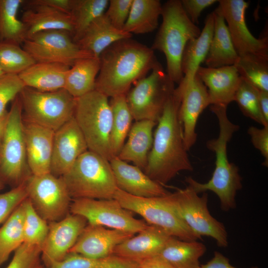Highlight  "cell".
I'll return each mask as SVG.
<instances>
[{
	"label": "cell",
	"mask_w": 268,
	"mask_h": 268,
	"mask_svg": "<svg viewBox=\"0 0 268 268\" xmlns=\"http://www.w3.org/2000/svg\"><path fill=\"white\" fill-rule=\"evenodd\" d=\"M99 59L95 90L110 98L126 95L158 63L151 48L131 38L114 43Z\"/></svg>",
	"instance_id": "6da1fadb"
},
{
	"label": "cell",
	"mask_w": 268,
	"mask_h": 268,
	"mask_svg": "<svg viewBox=\"0 0 268 268\" xmlns=\"http://www.w3.org/2000/svg\"><path fill=\"white\" fill-rule=\"evenodd\" d=\"M180 99L173 93L167 101L157 123L153 143L144 172L163 185L182 171H193V167L184 145L178 118Z\"/></svg>",
	"instance_id": "7a4b0ae2"
},
{
	"label": "cell",
	"mask_w": 268,
	"mask_h": 268,
	"mask_svg": "<svg viewBox=\"0 0 268 268\" xmlns=\"http://www.w3.org/2000/svg\"><path fill=\"white\" fill-rule=\"evenodd\" d=\"M227 107L210 105V110L217 118L219 128L217 137L206 142L207 149L215 155V168L211 178L204 183L199 182L192 177L185 179L187 186L198 194L208 191L215 193L219 199L221 209L225 211L236 208V196L243 187L238 167L228 158V143L233 134L239 130V126L229 119Z\"/></svg>",
	"instance_id": "3957f363"
},
{
	"label": "cell",
	"mask_w": 268,
	"mask_h": 268,
	"mask_svg": "<svg viewBox=\"0 0 268 268\" xmlns=\"http://www.w3.org/2000/svg\"><path fill=\"white\" fill-rule=\"evenodd\" d=\"M162 21L151 48L163 53L167 74L174 83L183 78L181 60L189 41L197 38L201 31L191 20L181 0H170L162 5Z\"/></svg>",
	"instance_id": "277c9868"
},
{
	"label": "cell",
	"mask_w": 268,
	"mask_h": 268,
	"mask_svg": "<svg viewBox=\"0 0 268 268\" xmlns=\"http://www.w3.org/2000/svg\"><path fill=\"white\" fill-rule=\"evenodd\" d=\"M61 177L72 200L113 199L118 189L109 160L89 150Z\"/></svg>",
	"instance_id": "5b68a950"
},
{
	"label": "cell",
	"mask_w": 268,
	"mask_h": 268,
	"mask_svg": "<svg viewBox=\"0 0 268 268\" xmlns=\"http://www.w3.org/2000/svg\"><path fill=\"white\" fill-rule=\"evenodd\" d=\"M74 118L89 150L109 161L114 157L110 144L112 113L107 96L94 90L76 98Z\"/></svg>",
	"instance_id": "8992f818"
},
{
	"label": "cell",
	"mask_w": 268,
	"mask_h": 268,
	"mask_svg": "<svg viewBox=\"0 0 268 268\" xmlns=\"http://www.w3.org/2000/svg\"><path fill=\"white\" fill-rule=\"evenodd\" d=\"M19 97L24 121L55 132L74 117L76 98L64 88L42 92L25 86Z\"/></svg>",
	"instance_id": "52a82bcc"
},
{
	"label": "cell",
	"mask_w": 268,
	"mask_h": 268,
	"mask_svg": "<svg viewBox=\"0 0 268 268\" xmlns=\"http://www.w3.org/2000/svg\"><path fill=\"white\" fill-rule=\"evenodd\" d=\"M31 174L27 162L22 109L18 95L8 112L0 143V180L15 187L23 183Z\"/></svg>",
	"instance_id": "ba28073f"
},
{
	"label": "cell",
	"mask_w": 268,
	"mask_h": 268,
	"mask_svg": "<svg viewBox=\"0 0 268 268\" xmlns=\"http://www.w3.org/2000/svg\"><path fill=\"white\" fill-rule=\"evenodd\" d=\"M174 84L158 62L149 75L136 81L126 94L134 120L157 123L167 101L174 92Z\"/></svg>",
	"instance_id": "9c48e42d"
},
{
	"label": "cell",
	"mask_w": 268,
	"mask_h": 268,
	"mask_svg": "<svg viewBox=\"0 0 268 268\" xmlns=\"http://www.w3.org/2000/svg\"><path fill=\"white\" fill-rule=\"evenodd\" d=\"M168 195L151 198L138 197L118 188L114 199L124 208L140 215L149 225L160 227L171 236L186 241L201 240L172 207Z\"/></svg>",
	"instance_id": "30bf717a"
},
{
	"label": "cell",
	"mask_w": 268,
	"mask_h": 268,
	"mask_svg": "<svg viewBox=\"0 0 268 268\" xmlns=\"http://www.w3.org/2000/svg\"><path fill=\"white\" fill-rule=\"evenodd\" d=\"M169 201L188 227L201 239L203 236L214 239L218 246H228V234L223 223L213 217L209 211L208 195L201 196L189 187L178 189L168 195Z\"/></svg>",
	"instance_id": "8fae6325"
},
{
	"label": "cell",
	"mask_w": 268,
	"mask_h": 268,
	"mask_svg": "<svg viewBox=\"0 0 268 268\" xmlns=\"http://www.w3.org/2000/svg\"><path fill=\"white\" fill-rule=\"evenodd\" d=\"M24 183L34 208L48 223L60 220L70 213L72 199L61 177L51 173L31 174Z\"/></svg>",
	"instance_id": "7c38bea8"
},
{
	"label": "cell",
	"mask_w": 268,
	"mask_h": 268,
	"mask_svg": "<svg viewBox=\"0 0 268 268\" xmlns=\"http://www.w3.org/2000/svg\"><path fill=\"white\" fill-rule=\"evenodd\" d=\"M70 213L83 216L88 224L108 227L134 234L148 225L143 220L135 218L134 212L122 207L115 199H72Z\"/></svg>",
	"instance_id": "4fadbf2b"
},
{
	"label": "cell",
	"mask_w": 268,
	"mask_h": 268,
	"mask_svg": "<svg viewBox=\"0 0 268 268\" xmlns=\"http://www.w3.org/2000/svg\"><path fill=\"white\" fill-rule=\"evenodd\" d=\"M22 45L36 63H60L71 67L79 59L93 57L79 47L69 32L62 30L40 32Z\"/></svg>",
	"instance_id": "5bb4252c"
},
{
	"label": "cell",
	"mask_w": 268,
	"mask_h": 268,
	"mask_svg": "<svg viewBox=\"0 0 268 268\" xmlns=\"http://www.w3.org/2000/svg\"><path fill=\"white\" fill-rule=\"evenodd\" d=\"M218 9L226 22L235 49L239 56L256 54L268 56V38H257L248 29L245 13L249 3L244 0H218Z\"/></svg>",
	"instance_id": "9a60e30c"
},
{
	"label": "cell",
	"mask_w": 268,
	"mask_h": 268,
	"mask_svg": "<svg viewBox=\"0 0 268 268\" xmlns=\"http://www.w3.org/2000/svg\"><path fill=\"white\" fill-rule=\"evenodd\" d=\"M48 224V233L41 248V260L47 268L69 253L87 221L81 215L69 213L62 219Z\"/></svg>",
	"instance_id": "2e32d148"
},
{
	"label": "cell",
	"mask_w": 268,
	"mask_h": 268,
	"mask_svg": "<svg viewBox=\"0 0 268 268\" xmlns=\"http://www.w3.org/2000/svg\"><path fill=\"white\" fill-rule=\"evenodd\" d=\"M174 93L180 99L178 118L188 151L197 141V123L203 111L211 105L210 98L206 86L197 74L191 83L182 88H175Z\"/></svg>",
	"instance_id": "e0dca14e"
},
{
	"label": "cell",
	"mask_w": 268,
	"mask_h": 268,
	"mask_svg": "<svg viewBox=\"0 0 268 268\" xmlns=\"http://www.w3.org/2000/svg\"><path fill=\"white\" fill-rule=\"evenodd\" d=\"M88 150L85 138L73 117L54 133L50 173L58 177L63 176Z\"/></svg>",
	"instance_id": "ac0fdd59"
},
{
	"label": "cell",
	"mask_w": 268,
	"mask_h": 268,
	"mask_svg": "<svg viewBox=\"0 0 268 268\" xmlns=\"http://www.w3.org/2000/svg\"><path fill=\"white\" fill-rule=\"evenodd\" d=\"M134 234L115 229L88 224L69 253L91 258H103L113 255L116 247Z\"/></svg>",
	"instance_id": "d6986e66"
},
{
	"label": "cell",
	"mask_w": 268,
	"mask_h": 268,
	"mask_svg": "<svg viewBox=\"0 0 268 268\" xmlns=\"http://www.w3.org/2000/svg\"><path fill=\"white\" fill-rule=\"evenodd\" d=\"M109 161L117 188L123 192L143 198L162 197L169 193L163 185L152 180L138 167L118 157Z\"/></svg>",
	"instance_id": "ffe728a7"
},
{
	"label": "cell",
	"mask_w": 268,
	"mask_h": 268,
	"mask_svg": "<svg viewBox=\"0 0 268 268\" xmlns=\"http://www.w3.org/2000/svg\"><path fill=\"white\" fill-rule=\"evenodd\" d=\"M23 129L27 162L31 173L35 175L50 173L55 132L28 122H23Z\"/></svg>",
	"instance_id": "44dd1931"
},
{
	"label": "cell",
	"mask_w": 268,
	"mask_h": 268,
	"mask_svg": "<svg viewBox=\"0 0 268 268\" xmlns=\"http://www.w3.org/2000/svg\"><path fill=\"white\" fill-rule=\"evenodd\" d=\"M196 74L207 89L210 105L227 107L234 101L241 80L234 65L217 68L200 66Z\"/></svg>",
	"instance_id": "7402d4cb"
},
{
	"label": "cell",
	"mask_w": 268,
	"mask_h": 268,
	"mask_svg": "<svg viewBox=\"0 0 268 268\" xmlns=\"http://www.w3.org/2000/svg\"><path fill=\"white\" fill-rule=\"evenodd\" d=\"M137 233L117 245L113 255L137 262L158 255L171 236L160 227L152 225Z\"/></svg>",
	"instance_id": "603a6c76"
},
{
	"label": "cell",
	"mask_w": 268,
	"mask_h": 268,
	"mask_svg": "<svg viewBox=\"0 0 268 268\" xmlns=\"http://www.w3.org/2000/svg\"><path fill=\"white\" fill-rule=\"evenodd\" d=\"M156 125V122L150 120L135 121L128 134V140L117 157L127 162H133L144 171L153 143V130Z\"/></svg>",
	"instance_id": "cb8c5ba5"
},
{
	"label": "cell",
	"mask_w": 268,
	"mask_h": 268,
	"mask_svg": "<svg viewBox=\"0 0 268 268\" xmlns=\"http://www.w3.org/2000/svg\"><path fill=\"white\" fill-rule=\"evenodd\" d=\"M214 29L212 12L205 19L204 26L200 35L187 44L181 60L183 78L177 88H182L193 80L201 63L204 62L208 52Z\"/></svg>",
	"instance_id": "d4e9b609"
},
{
	"label": "cell",
	"mask_w": 268,
	"mask_h": 268,
	"mask_svg": "<svg viewBox=\"0 0 268 268\" xmlns=\"http://www.w3.org/2000/svg\"><path fill=\"white\" fill-rule=\"evenodd\" d=\"M132 36L131 34L113 26L104 13L91 23L76 43L81 50L99 58L114 43Z\"/></svg>",
	"instance_id": "484cf974"
},
{
	"label": "cell",
	"mask_w": 268,
	"mask_h": 268,
	"mask_svg": "<svg viewBox=\"0 0 268 268\" xmlns=\"http://www.w3.org/2000/svg\"><path fill=\"white\" fill-rule=\"evenodd\" d=\"M212 12L214 18L213 33L204 62L206 67L210 68L233 66L237 61L239 55L226 22L217 7Z\"/></svg>",
	"instance_id": "4316f807"
},
{
	"label": "cell",
	"mask_w": 268,
	"mask_h": 268,
	"mask_svg": "<svg viewBox=\"0 0 268 268\" xmlns=\"http://www.w3.org/2000/svg\"><path fill=\"white\" fill-rule=\"evenodd\" d=\"M69 67L56 63H35L18 74L25 86L42 92L64 89Z\"/></svg>",
	"instance_id": "83f0119b"
},
{
	"label": "cell",
	"mask_w": 268,
	"mask_h": 268,
	"mask_svg": "<svg viewBox=\"0 0 268 268\" xmlns=\"http://www.w3.org/2000/svg\"><path fill=\"white\" fill-rule=\"evenodd\" d=\"M22 21L27 28V39L40 32L62 30L72 36L73 24L69 14L49 7L33 5L23 12Z\"/></svg>",
	"instance_id": "f1b7e54d"
},
{
	"label": "cell",
	"mask_w": 268,
	"mask_h": 268,
	"mask_svg": "<svg viewBox=\"0 0 268 268\" xmlns=\"http://www.w3.org/2000/svg\"><path fill=\"white\" fill-rule=\"evenodd\" d=\"M100 67L99 58L81 59L68 70L64 89L75 98L95 90L96 78Z\"/></svg>",
	"instance_id": "f546056e"
},
{
	"label": "cell",
	"mask_w": 268,
	"mask_h": 268,
	"mask_svg": "<svg viewBox=\"0 0 268 268\" xmlns=\"http://www.w3.org/2000/svg\"><path fill=\"white\" fill-rule=\"evenodd\" d=\"M206 251L204 244L171 236L158 255L175 268H201L199 259Z\"/></svg>",
	"instance_id": "4dcf8cb0"
},
{
	"label": "cell",
	"mask_w": 268,
	"mask_h": 268,
	"mask_svg": "<svg viewBox=\"0 0 268 268\" xmlns=\"http://www.w3.org/2000/svg\"><path fill=\"white\" fill-rule=\"evenodd\" d=\"M161 11L159 0H133L123 30L132 35L151 32L158 27Z\"/></svg>",
	"instance_id": "1f68e13d"
},
{
	"label": "cell",
	"mask_w": 268,
	"mask_h": 268,
	"mask_svg": "<svg viewBox=\"0 0 268 268\" xmlns=\"http://www.w3.org/2000/svg\"><path fill=\"white\" fill-rule=\"evenodd\" d=\"M23 2V0H0V42L20 45L27 39L26 27L17 17Z\"/></svg>",
	"instance_id": "d6a6232c"
},
{
	"label": "cell",
	"mask_w": 268,
	"mask_h": 268,
	"mask_svg": "<svg viewBox=\"0 0 268 268\" xmlns=\"http://www.w3.org/2000/svg\"><path fill=\"white\" fill-rule=\"evenodd\" d=\"M109 103L112 113L110 144L113 156L117 157L125 143L134 119L125 94L111 98Z\"/></svg>",
	"instance_id": "836d02e7"
},
{
	"label": "cell",
	"mask_w": 268,
	"mask_h": 268,
	"mask_svg": "<svg viewBox=\"0 0 268 268\" xmlns=\"http://www.w3.org/2000/svg\"><path fill=\"white\" fill-rule=\"evenodd\" d=\"M23 219L22 202L0 226V267L24 243Z\"/></svg>",
	"instance_id": "e575fe53"
},
{
	"label": "cell",
	"mask_w": 268,
	"mask_h": 268,
	"mask_svg": "<svg viewBox=\"0 0 268 268\" xmlns=\"http://www.w3.org/2000/svg\"><path fill=\"white\" fill-rule=\"evenodd\" d=\"M109 4L108 0H73L69 13L73 24L72 38L76 43L86 29L103 15Z\"/></svg>",
	"instance_id": "d590c367"
},
{
	"label": "cell",
	"mask_w": 268,
	"mask_h": 268,
	"mask_svg": "<svg viewBox=\"0 0 268 268\" xmlns=\"http://www.w3.org/2000/svg\"><path fill=\"white\" fill-rule=\"evenodd\" d=\"M234 66L242 78L259 89L268 91V56H239Z\"/></svg>",
	"instance_id": "8d00e7d4"
},
{
	"label": "cell",
	"mask_w": 268,
	"mask_h": 268,
	"mask_svg": "<svg viewBox=\"0 0 268 268\" xmlns=\"http://www.w3.org/2000/svg\"><path fill=\"white\" fill-rule=\"evenodd\" d=\"M49 268H138L135 261L113 255L103 258H91L69 253L62 260Z\"/></svg>",
	"instance_id": "74e56055"
},
{
	"label": "cell",
	"mask_w": 268,
	"mask_h": 268,
	"mask_svg": "<svg viewBox=\"0 0 268 268\" xmlns=\"http://www.w3.org/2000/svg\"><path fill=\"white\" fill-rule=\"evenodd\" d=\"M22 204L24 243L42 248L48 233V222L38 214L28 198L23 201Z\"/></svg>",
	"instance_id": "f35d334b"
},
{
	"label": "cell",
	"mask_w": 268,
	"mask_h": 268,
	"mask_svg": "<svg viewBox=\"0 0 268 268\" xmlns=\"http://www.w3.org/2000/svg\"><path fill=\"white\" fill-rule=\"evenodd\" d=\"M20 46L0 42V69L4 73L18 74L36 63Z\"/></svg>",
	"instance_id": "ab89813d"
},
{
	"label": "cell",
	"mask_w": 268,
	"mask_h": 268,
	"mask_svg": "<svg viewBox=\"0 0 268 268\" xmlns=\"http://www.w3.org/2000/svg\"><path fill=\"white\" fill-rule=\"evenodd\" d=\"M235 101L246 117L251 119L263 127L268 126L261 113L257 96V88L241 78L235 93Z\"/></svg>",
	"instance_id": "60d3db41"
},
{
	"label": "cell",
	"mask_w": 268,
	"mask_h": 268,
	"mask_svg": "<svg viewBox=\"0 0 268 268\" xmlns=\"http://www.w3.org/2000/svg\"><path fill=\"white\" fill-rule=\"evenodd\" d=\"M41 260V248L23 243L14 252L6 268H44Z\"/></svg>",
	"instance_id": "b9f144b4"
},
{
	"label": "cell",
	"mask_w": 268,
	"mask_h": 268,
	"mask_svg": "<svg viewBox=\"0 0 268 268\" xmlns=\"http://www.w3.org/2000/svg\"><path fill=\"white\" fill-rule=\"evenodd\" d=\"M27 198L24 182L7 192L0 194V225Z\"/></svg>",
	"instance_id": "7bdbcfd3"
},
{
	"label": "cell",
	"mask_w": 268,
	"mask_h": 268,
	"mask_svg": "<svg viewBox=\"0 0 268 268\" xmlns=\"http://www.w3.org/2000/svg\"><path fill=\"white\" fill-rule=\"evenodd\" d=\"M25 87L18 74L5 73L0 76V115L7 111V104L14 100Z\"/></svg>",
	"instance_id": "ee69618b"
},
{
	"label": "cell",
	"mask_w": 268,
	"mask_h": 268,
	"mask_svg": "<svg viewBox=\"0 0 268 268\" xmlns=\"http://www.w3.org/2000/svg\"><path fill=\"white\" fill-rule=\"evenodd\" d=\"M133 0H110L104 14L115 28L123 30L128 19Z\"/></svg>",
	"instance_id": "f6af8a7d"
},
{
	"label": "cell",
	"mask_w": 268,
	"mask_h": 268,
	"mask_svg": "<svg viewBox=\"0 0 268 268\" xmlns=\"http://www.w3.org/2000/svg\"><path fill=\"white\" fill-rule=\"evenodd\" d=\"M248 134L251 137L253 146L260 151L264 158L263 165L268 166V126L258 128L254 126L248 129Z\"/></svg>",
	"instance_id": "bcb514c9"
},
{
	"label": "cell",
	"mask_w": 268,
	"mask_h": 268,
	"mask_svg": "<svg viewBox=\"0 0 268 268\" xmlns=\"http://www.w3.org/2000/svg\"><path fill=\"white\" fill-rule=\"evenodd\" d=\"M218 0H182V5L186 13L195 24L199 23L201 12Z\"/></svg>",
	"instance_id": "7dc6e473"
},
{
	"label": "cell",
	"mask_w": 268,
	"mask_h": 268,
	"mask_svg": "<svg viewBox=\"0 0 268 268\" xmlns=\"http://www.w3.org/2000/svg\"><path fill=\"white\" fill-rule=\"evenodd\" d=\"M73 0H24L27 7L42 5L49 7L69 14Z\"/></svg>",
	"instance_id": "c3c4849f"
},
{
	"label": "cell",
	"mask_w": 268,
	"mask_h": 268,
	"mask_svg": "<svg viewBox=\"0 0 268 268\" xmlns=\"http://www.w3.org/2000/svg\"><path fill=\"white\" fill-rule=\"evenodd\" d=\"M136 262L138 268H175L158 255L138 261Z\"/></svg>",
	"instance_id": "681fc988"
},
{
	"label": "cell",
	"mask_w": 268,
	"mask_h": 268,
	"mask_svg": "<svg viewBox=\"0 0 268 268\" xmlns=\"http://www.w3.org/2000/svg\"><path fill=\"white\" fill-rule=\"evenodd\" d=\"M201 268H237L229 263L228 258L218 251L214 252L213 258L207 263L201 265ZM250 268H259L257 266Z\"/></svg>",
	"instance_id": "f907efd6"
},
{
	"label": "cell",
	"mask_w": 268,
	"mask_h": 268,
	"mask_svg": "<svg viewBox=\"0 0 268 268\" xmlns=\"http://www.w3.org/2000/svg\"><path fill=\"white\" fill-rule=\"evenodd\" d=\"M260 110L265 121L268 123V91L257 88Z\"/></svg>",
	"instance_id": "816d5d0a"
},
{
	"label": "cell",
	"mask_w": 268,
	"mask_h": 268,
	"mask_svg": "<svg viewBox=\"0 0 268 268\" xmlns=\"http://www.w3.org/2000/svg\"><path fill=\"white\" fill-rule=\"evenodd\" d=\"M8 118V111L0 115V144L2 141L6 127Z\"/></svg>",
	"instance_id": "f5cc1de1"
},
{
	"label": "cell",
	"mask_w": 268,
	"mask_h": 268,
	"mask_svg": "<svg viewBox=\"0 0 268 268\" xmlns=\"http://www.w3.org/2000/svg\"><path fill=\"white\" fill-rule=\"evenodd\" d=\"M4 184L0 180V190H2V189H3L4 187Z\"/></svg>",
	"instance_id": "db71d44e"
},
{
	"label": "cell",
	"mask_w": 268,
	"mask_h": 268,
	"mask_svg": "<svg viewBox=\"0 0 268 268\" xmlns=\"http://www.w3.org/2000/svg\"><path fill=\"white\" fill-rule=\"evenodd\" d=\"M4 74L5 73L0 69V76Z\"/></svg>",
	"instance_id": "11a10c76"
},
{
	"label": "cell",
	"mask_w": 268,
	"mask_h": 268,
	"mask_svg": "<svg viewBox=\"0 0 268 268\" xmlns=\"http://www.w3.org/2000/svg\"></svg>",
	"instance_id": "9f6ffc18"
}]
</instances>
